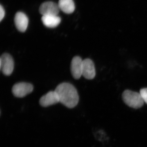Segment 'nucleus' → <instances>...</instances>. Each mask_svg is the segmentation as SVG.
Returning a JSON list of instances; mask_svg holds the SVG:
<instances>
[{
    "label": "nucleus",
    "mask_w": 147,
    "mask_h": 147,
    "mask_svg": "<svg viewBox=\"0 0 147 147\" xmlns=\"http://www.w3.org/2000/svg\"><path fill=\"white\" fill-rule=\"evenodd\" d=\"M60 10L57 4L52 1L42 3L39 7V12L42 16H58Z\"/></svg>",
    "instance_id": "5"
},
{
    "label": "nucleus",
    "mask_w": 147,
    "mask_h": 147,
    "mask_svg": "<svg viewBox=\"0 0 147 147\" xmlns=\"http://www.w3.org/2000/svg\"><path fill=\"white\" fill-rule=\"evenodd\" d=\"M95 75V68L92 61L89 59L83 60L82 76L86 79L90 80L93 79Z\"/></svg>",
    "instance_id": "6"
},
{
    "label": "nucleus",
    "mask_w": 147,
    "mask_h": 147,
    "mask_svg": "<svg viewBox=\"0 0 147 147\" xmlns=\"http://www.w3.org/2000/svg\"><path fill=\"white\" fill-rule=\"evenodd\" d=\"M14 62L13 58L7 53L3 54L0 59V68L2 72L6 76H9L13 72Z\"/></svg>",
    "instance_id": "3"
},
{
    "label": "nucleus",
    "mask_w": 147,
    "mask_h": 147,
    "mask_svg": "<svg viewBox=\"0 0 147 147\" xmlns=\"http://www.w3.org/2000/svg\"><path fill=\"white\" fill-rule=\"evenodd\" d=\"M33 86L31 84L27 83H19L15 84L12 89V92L16 97L22 98L31 93Z\"/></svg>",
    "instance_id": "4"
},
{
    "label": "nucleus",
    "mask_w": 147,
    "mask_h": 147,
    "mask_svg": "<svg viewBox=\"0 0 147 147\" xmlns=\"http://www.w3.org/2000/svg\"><path fill=\"white\" fill-rule=\"evenodd\" d=\"M41 20L45 26L49 28H56L61 22L60 17L54 15L42 16Z\"/></svg>",
    "instance_id": "10"
},
{
    "label": "nucleus",
    "mask_w": 147,
    "mask_h": 147,
    "mask_svg": "<svg viewBox=\"0 0 147 147\" xmlns=\"http://www.w3.org/2000/svg\"><path fill=\"white\" fill-rule=\"evenodd\" d=\"M5 15V11L2 6L0 5V21H1Z\"/></svg>",
    "instance_id": "13"
},
{
    "label": "nucleus",
    "mask_w": 147,
    "mask_h": 147,
    "mask_svg": "<svg viewBox=\"0 0 147 147\" xmlns=\"http://www.w3.org/2000/svg\"><path fill=\"white\" fill-rule=\"evenodd\" d=\"M83 61L82 58L78 56L74 57L71 61V73L75 79H79L82 76Z\"/></svg>",
    "instance_id": "8"
},
{
    "label": "nucleus",
    "mask_w": 147,
    "mask_h": 147,
    "mask_svg": "<svg viewBox=\"0 0 147 147\" xmlns=\"http://www.w3.org/2000/svg\"><path fill=\"white\" fill-rule=\"evenodd\" d=\"M139 93H140L144 102L147 104V88L142 89L140 90Z\"/></svg>",
    "instance_id": "12"
},
{
    "label": "nucleus",
    "mask_w": 147,
    "mask_h": 147,
    "mask_svg": "<svg viewBox=\"0 0 147 147\" xmlns=\"http://www.w3.org/2000/svg\"><path fill=\"white\" fill-rule=\"evenodd\" d=\"M58 4L60 9L65 13L70 14L75 10V5L73 0H59Z\"/></svg>",
    "instance_id": "11"
},
{
    "label": "nucleus",
    "mask_w": 147,
    "mask_h": 147,
    "mask_svg": "<svg viewBox=\"0 0 147 147\" xmlns=\"http://www.w3.org/2000/svg\"><path fill=\"white\" fill-rule=\"evenodd\" d=\"M123 99L127 105L131 108L138 109L141 108L144 104V101L140 93L125 90L122 94Z\"/></svg>",
    "instance_id": "2"
},
{
    "label": "nucleus",
    "mask_w": 147,
    "mask_h": 147,
    "mask_svg": "<svg viewBox=\"0 0 147 147\" xmlns=\"http://www.w3.org/2000/svg\"><path fill=\"white\" fill-rule=\"evenodd\" d=\"M55 91L57 94L59 102L69 108L75 107L78 104L79 96L75 87L69 83H62L58 85Z\"/></svg>",
    "instance_id": "1"
},
{
    "label": "nucleus",
    "mask_w": 147,
    "mask_h": 147,
    "mask_svg": "<svg viewBox=\"0 0 147 147\" xmlns=\"http://www.w3.org/2000/svg\"><path fill=\"white\" fill-rule=\"evenodd\" d=\"M59 102V96L55 91L48 92L41 97L39 100L40 104L43 107H48Z\"/></svg>",
    "instance_id": "7"
},
{
    "label": "nucleus",
    "mask_w": 147,
    "mask_h": 147,
    "mask_svg": "<svg viewBox=\"0 0 147 147\" xmlns=\"http://www.w3.org/2000/svg\"><path fill=\"white\" fill-rule=\"evenodd\" d=\"M29 20L25 13L22 12L16 13L14 18V23L18 31L24 32L26 31L28 25Z\"/></svg>",
    "instance_id": "9"
}]
</instances>
